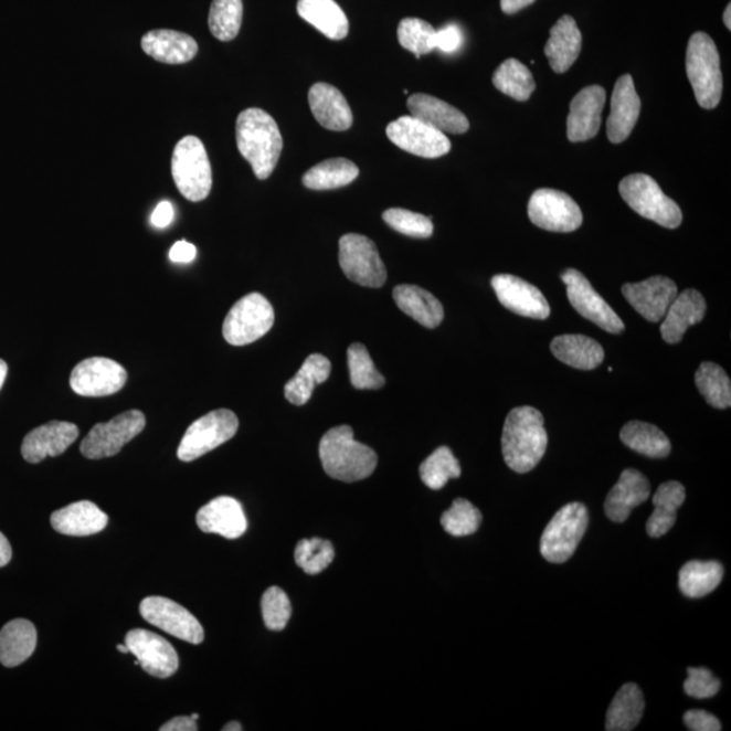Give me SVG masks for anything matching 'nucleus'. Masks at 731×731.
<instances>
[{
    "label": "nucleus",
    "instance_id": "obj_1",
    "mask_svg": "<svg viewBox=\"0 0 731 731\" xmlns=\"http://www.w3.org/2000/svg\"><path fill=\"white\" fill-rule=\"evenodd\" d=\"M548 442L541 412L532 406H518L508 413L501 451L509 469L519 475L534 469L547 453Z\"/></svg>",
    "mask_w": 731,
    "mask_h": 731
},
{
    "label": "nucleus",
    "instance_id": "obj_35",
    "mask_svg": "<svg viewBox=\"0 0 731 731\" xmlns=\"http://www.w3.org/2000/svg\"><path fill=\"white\" fill-rule=\"evenodd\" d=\"M686 501V488L680 483L668 481L660 485L655 496L653 506L655 511L646 523V532L650 538H661L672 530L677 519V509Z\"/></svg>",
    "mask_w": 731,
    "mask_h": 731
},
{
    "label": "nucleus",
    "instance_id": "obj_42",
    "mask_svg": "<svg viewBox=\"0 0 731 731\" xmlns=\"http://www.w3.org/2000/svg\"><path fill=\"white\" fill-rule=\"evenodd\" d=\"M695 383L711 406L718 410L730 409L731 382L721 366L703 362L695 374Z\"/></svg>",
    "mask_w": 731,
    "mask_h": 731
},
{
    "label": "nucleus",
    "instance_id": "obj_19",
    "mask_svg": "<svg viewBox=\"0 0 731 731\" xmlns=\"http://www.w3.org/2000/svg\"><path fill=\"white\" fill-rule=\"evenodd\" d=\"M622 293L628 304L650 322H660L670 304L679 295L675 282L661 275L638 284H626L622 287Z\"/></svg>",
    "mask_w": 731,
    "mask_h": 731
},
{
    "label": "nucleus",
    "instance_id": "obj_59",
    "mask_svg": "<svg viewBox=\"0 0 731 731\" xmlns=\"http://www.w3.org/2000/svg\"><path fill=\"white\" fill-rule=\"evenodd\" d=\"M8 371H9V366L3 361V359H0V389H2L3 383L6 381V377H8Z\"/></svg>",
    "mask_w": 731,
    "mask_h": 731
},
{
    "label": "nucleus",
    "instance_id": "obj_40",
    "mask_svg": "<svg viewBox=\"0 0 731 731\" xmlns=\"http://www.w3.org/2000/svg\"><path fill=\"white\" fill-rule=\"evenodd\" d=\"M359 176L356 163L345 158L328 159L305 172L303 183L310 190H335L352 183Z\"/></svg>",
    "mask_w": 731,
    "mask_h": 731
},
{
    "label": "nucleus",
    "instance_id": "obj_38",
    "mask_svg": "<svg viewBox=\"0 0 731 731\" xmlns=\"http://www.w3.org/2000/svg\"><path fill=\"white\" fill-rule=\"evenodd\" d=\"M724 569L717 561H689L679 572L682 595L698 598L714 592L723 579Z\"/></svg>",
    "mask_w": 731,
    "mask_h": 731
},
{
    "label": "nucleus",
    "instance_id": "obj_15",
    "mask_svg": "<svg viewBox=\"0 0 731 731\" xmlns=\"http://www.w3.org/2000/svg\"><path fill=\"white\" fill-rule=\"evenodd\" d=\"M140 614L152 626L160 628L172 637L200 645L205 638L201 623L181 604L161 596H149L140 604Z\"/></svg>",
    "mask_w": 731,
    "mask_h": 731
},
{
    "label": "nucleus",
    "instance_id": "obj_10",
    "mask_svg": "<svg viewBox=\"0 0 731 731\" xmlns=\"http://www.w3.org/2000/svg\"><path fill=\"white\" fill-rule=\"evenodd\" d=\"M146 423V416L137 410L124 412L110 422L99 423L83 439L81 453L88 459L114 457L141 434Z\"/></svg>",
    "mask_w": 731,
    "mask_h": 731
},
{
    "label": "nucleus",
    "instance_id": "obj_55",
    "mask_svg": "<svg viewBox=\"0 0 731 731\" xmlns=\"http://www.w3.org/2000/svg\"><path fill=\"white\" fill-rule=\"evenodd\" d=\"M173 220V208L171 205V202L169 201H163L160 202L158 206H156L152 218H151V223L156 227H167L172 223Z\"/></svg>",
    "mask_w": 731,
    "mask_h": 731
},
{
    "label": "nucleus",
    "instance_id": "obj_31",
    "mask_svg": "<svg viewBox=\"0 0 731 731\" xmlns=\"http://www.w3.org/2000/svg\"><path fill=\"white\" fill-rule=\"evenodd\" d=\"M297 11L329 40H345L349 34V20L335 0H298Z\"/></svg>",
    "mask_w": 731,
    "mask_h": 731
},
{
    "label": "nucleus",
    "instance_id": "obj_7",
    "mask_svg": "<svg viewBox=\"0 0 731 731\" xmlns=\"http://www.w3.org/2000/svg\"><path fill=\"white\" fill-rule=\"evenodd\" d=\"M589 509L581 502L562 507L549 521L541 538V554L551 563L566 562L589 529Z\"/></svg>",
    "mask_w": 731,
    "mask_h": 731
},
{
    "label": "nucleus",
    "instance_id": "obj_33",
    "mask_svg": "<svg viewBox=\"0 0 731 731\" xmlns=\"http://www.w3.org/2000/svg\"><path fill=\"white\" fill-rule=\"evenodd\" d=\"M38 646V631L32 622L15 619L0 632V664L15 668L33 655Z\"/></svg>",
    "mask_w": 731,
    "mask_h": 731
},
{
    "label": "nucleus",
    "instance_id": "obj_62",
    "mask_svg": "<svg viewBox=\"0 0 731 731\" xmlns=\"http://www.w3.org/2000/svg\"><path fill=\"white\" fill-rule=\"evenodd\" d=\"M117 649L121 653H125V655H128V653H130L127 645H118Z\"/></svg>",
    "mask_w": 731,
    "mask_h": 731
},
{
    "label": "nucleus",
    "instance_id": "obj_39",
    "mask_svg": "<svg viewBox=\"0 0 731 731\" xmlns=\"http://www.w3.org/2000/svg\"><path fill=\"white\" fill-rule=\"evenodd\" d=\"M621 441L635 453L649 458L668 457L672 445L656 425L639 421L628 422L621 431Z\"/></svg>",
    "mask_w": 731,
    "mask_h": 731
},
{
    "label": "nucleus",
    "instance_id": "obj_28",
    "mask_svg": "<svg viewBox=\"0 0 731 731\" xmlns=\"http://www.w3.org/2000/svg\"><path fill=\"white\" fill-rule=\"evenodd\" d=\"M581 45H583V35L574 18L561 17L550 29V39L544 45V55L549 59L550 67L557 74H565L576 63Z\"/></svg>",
    "mask_w": 731,
    "mask_h": 731
},
{
    "label": "nucleus",
    "instance_id": "obj_46",
    "mask_svg": "<svg viewBox=\"0 0 731 731\" xmlns=\"http://www.w3.org/2000/svg\"><path fill=\"white\" fill-rule=\"evenodd\" d=\"M399 43L419 59L435 51L436 30L419 18H405L398 29Z\"/></svg>",
    "mask_w": 731,
    "mask_h": 731
},
{
    "label": "nucleus",
    "instance_id": "obj_24",
    "mask_svg": "<svg viewBox=\"0 0 731 731\" xmlns=\"http://www.w3.org/2000/svg\"><path fill=\"white\" fill-rule=\"evenodd\" d=\"M650 483L643 473L626 469L619 481L610 490L604 502V512L615 523H623L631 517L635 507L644 505L650 497Z\"/></svg>",
    "mask_w": 731,
    "mask_h": 731
},
{
    "label": "nucleus",
    "instance_id": "obj_25",
    "mask_svg": "<svg viewBox=\"0 0 731 731\" xmlns=\"http://www.w3.org/2000/svg\"><path fill=\"white\" fill-rule=\"evenodd\" d=\"M706 299L698 290L687 289L677 295L661 320V337L667 343L676 345L687 329L704 319Z\"/></svg>",
    "mask_w": 731,
    "mask_h": 731
},
{
    "label": "nucleus",
    "instance_id": "obj_36",
    "mask_svg": "<svg viewBox=\"0 0 731 731\" xmlns=\"http://www.w3.org/2000/svg\"><path fill=\"white\" fill-rule=\"evenodd\" d=\"M645 711L643 691L634 682H626L616 692L605 718V730L631 731L640 722Z\"/></svg>",
    "mask_w": 731,
    "mask_h": 731
},
{
    "label": "nucleus",
    "instance_id": "obj_48",
    "mask_svg": "<svg viewBox=\"0 0 731 731\" xmlns=\"http://www.w3.org/2000/svg\"><path fill=\"white\" fill-rule=\"evenodd\" d=\"M481 521V512L466 499L454 500L453 506L441 518L443 529L453 537L475 534Z\"/></svg>",
    "mask_w": 731,
    "mask_h": 731
},
{
    "label": "nucleus",
    "instance_id": "obj_16",
    "mask_svg": "<svg viewBox=\"0 0 731 731\" xmlns=\"http://www.w3.org/2000/svg\"><path fill=\"white\" fill-rule=\"evenodd\" d=\"M128 381L127 370L109 358H88L72 371V391L83 398H106L121 391Z\"/></svg>",
    "mask_w": 731,
    "mask_h": 731
},
{
    "label": "nucleus",
    "instance_id": "obj_32",
    "mask_svg": "<svg viewBox=\"0 0 731 731\" xmlns=\"http://www.w3.org/2000/svg\"><path fill=\"white\" fill-rule=\"evenodd\" d=\"M393 298L398 307L425 328H436L445 319L439 299L422 287L400 285L394 287Z\"/></svg>",
    "mask_w": 731,
    "mask_h": 731
},
{
    "label": "nucleus",
    "instance_id": "obj_22",
    "mask_svg": "<svg viewBox=\"0 0 731 731\" xmlns=\"http://www.w3.org/2000/svg\"><path fill=\"white\" fill-rule=\"evenodd\" d=\"M197 526L206 534L237 539L247 531L248 523L244 509L236 499L220 496L198 511Z\"/></svg>",
    "mask_w": 731,
    "mask_h": 731
},
{
    "label": "nucleus",
    "instance_id": "obj_53",
    "mask_svg": "<svg viewBox=\"0 0 731 731\" xmlns=\"http://www.w3.org/2000/svg\"><path fill=\"white\" fill-rule=\"evenodd\" d=\"M685 723L688 730L692 731H719L722 729L719 719L704 710L687 711L685 714Z\"/></svg>",
    "mask_w": 731,
    "mask_h": 731
},
{
    "label": "nucleus",
    "instance_id": "obj_11",
    "mask_svg": "<svg viewBox=\"0 0 731 731\" xmlns=\"http://www.w3.org/2000/svg\"><path fill=\"white\" fill-rule=\"evenodd\" d=\"M341 269L352 282L366 287H381L386 282V267L379 250L369 237L349 233L339 242Z\"/></svg>",
    "mask_w": 731,
    "mask_h": 731
},
{
    "label": "nucleus",
    "instance_id": "obj_26",
    "mask_svg": "<svg viewBox=\"0 0 731 731\" xmlns=\"http://www.w3.org/2000/svg\"><path fill=\"white\" fill-rule=\"evenodd\" d=\"M411 116L431 125L443 134L463 135L470 128L469 119L445 100L427 94H415L409 99Z\"/></svg>",
    "mask_w": 731,
    "mask_h": 731
},
{
    "label": "nucleus",
    "instance_id": "obj_27",
    "mask_svg": "<svg viewBox=\"0 0 731 731\" xmlns=\"http://www.w3.org/2000/svg\"><path fill=\"white\" fill-rule=\"evenodd\" d=\"M309 106L322 128L343 131L351 128L353 118L349 104L337 87L316 83L309 89Z\"/></svg>",
    "mask_w": 731,
    "mask_h": 731
},
{
    "label": "nucleus",
    "instance_id": "obj_23",
    "mask_svg": "<svg viewBox=\"0 0 731 731\" xmlns=\"http://www.w3.org/2000/svg\"><path fill=\"white\" fill-rule=\"evenodd\" d=\"M640 113V99L632 75H623L614 87L607 136L611 142L619 144L632 135Z\"/></svg>",
    "mask_w": 731,
    "mask_h": 731
},
{
    "label": "nucleus",
    "instance_id": "obj_63",
    "mask_svg": "<svg viewBox=\"0 0 731 731\" xmlns=\"http://www.w3.org/2000/svg\"><path fill=\"white\" fill-rule=\"evenodd\" d=\"M191 717H193L195 719V721H198V718H200V716H198V714H193Z\"/></svg>",
    "mask_w": 731,
    "mask_h": 731
},
{
    "label": "nucleus",
    "instance_id": "obj_20",
    "mask_svg": "<svg viewBox=\"0 0 731 731\" xmlns=\"http://www.w3.org/2000/svg\"><path fill=\"white\" fill-rule=\"evenodd\" d=\"M80 436L74 423L50 422L30 431L22 442L21 453L29 464H40L46 457H59L67 452Z\"/></svg>",
    "mask_w": 731,
    "mask_h": 731
},
{
    "label": "nucleus",
    "instance_id": "obj_37",
    "mask_svg": "<svg viewBox=\"0 0 731 731\" xmlns=\"http://www.w3.org/2000/svg\"><path fill=\"white\" fill-rule=\"evenodd\" d=\"M331 374V362L320 353H311L295 379L286 383L285 398L295 405L307 404L316 385L326 382Z\"/></svg>",
    "mask_w": 731,
    "mask_h": 731
},
{
    "label": "nucleus",
    "instance_id": "obj_21",
    "mask_svg": "<svg viewBox=\"0 0 731 731\" xmlns=\"http://www.w3.org/2000/svg\"><path fill=\"white\" fill-rule=\"evenodd\" d=\"M605 104V89L602 86H590L572 99L571 113L568 117V139L581 142L593 139L602 125V113Z\"/></svg>",
    "mask_w": 731,
    "mask_h": 731
},
{
    "label": "nucleus",
    "instance_id": "obj_5",
    "mask_svg": "<svg viewBox=\"0 0 731 731\" xmlns=\"http://www.w3.org/2000/svg\"><path fill=\"white\" fill-rule=\"evenodd\" d=\"M173 182L191 202H200L211 194L213 173L211 160L203 142L195 136H186L173 149L171 160Z\"/></svg>",
    "mask_w": 731,
    "mask_h": 731
},
{
    "label": "nucleus",
    "instance_id": "obj_18",
    "mask_svg": "<svg viewBox=\"0 0 731 731\" xmlns=\"http://www.w3.org/2000/svg\"><path fill=\"white\" fill-rule=\"evenodd\" d=\"M492 287L502 307L530 319L547 320L550 305L542 292L525 279L511 274H499L492 278Z\"/></svg>",
    "mask_w": 731,
    "mask_h": 731
},
{
    "label": "nucleus",
    "instance_id": "obj_50",
    "mask_svg": "<svg viewBox=\"0 0 731 731\" xmlns=\"http://www.w3.org/2000/svg\"><path fill=\"white\" fill-rule=\"evenodd\" d=\"M262 614L269 631H284L292 616V603L284 590L272 586L265 592L262 597Z\"/></svg>",
    "mask_w": 731,
    "mask_h": 731
},
{
    "label": "nucleus",
    "instance_id": "obj_47",
    "mask_svg": "<svg viewBox=\"0 0 731 731\" xmlns=\"http://www.w3.org/2000/svg\"><path fill=\"white\" fill-rule=\"evenodd\" d=\"M335 559V549L327 539H301L297 543L295 560L307 574H319L331 565Z\"/></svg>",
    "mask_w": 731,
    "mask_h": 731
},
{
    "label": "nucleus",
    "instance_id": "obj_57",
    "mask_svg": "<svg viewBox=\"0 0 731 731\" xmlns=\"http://www.w3.org/2000/svg\"><path fill=\"white\" fill-rule=\"evenodd\" d=\"M537 2V0H501V10L506 14H515L518 11L529 8L530 4Z\"/></svg>",
    "mask_w": 731,
    "mask_h": 731
},
{
    "label": "nucleus",
    "instance_id": "obj_4",
    "mask_svg": "<svg viewBox=\"0 0 731 731\" xmlns=\"http://www.w3.org/2000/svg\"><path fill=\"white\" fill-rule=\"evenodd\" d=\"M686 67L695 97L703 109H714L722 98L721 59L709 34L698 32L689 39Z\"/></svg>",
    "mask_w": 731,
    "mask_h": 731
},
{
    "label": "nucleus",
    "instance_id": "obj_41",
    "mask_svg": "<svg viewBox=\"0 0 731 731\" xmlns=\"http://www.w3.org/2000/svg\"><path fill=\"white\" fill-rule=\"evenodd\" d=\"M494 85L515 100L526 102L534 93L536 82L531 71L517 59H508L496 70Z\"/></svg>",
    "mask_w": 731,
    "mask_h": 731
},
{
    "label": "nucleus",
    "instance_id": "obj_6",
    "mask_svg": "<svg viewBox=\"0 0 731 731\" xmlns=\"http://www.w3.org/2000/svg\"><path fill=\"white\" fill-rule=\"evenodd\" d=\"M619 193L628 206L647 220L668 230H676L682 221L681 209L664 194L660 186L645 173H633L622 179Z\"/></svg>",
    "mask_w": 731,
    "mask_h": 731
},
{
    "label": "nucleus",
    "instance_id": "obj_49",
    "mask_svg": "<svg viewBox=\"0 0 731 731\" xmlns=\"http://www.w3.org/2000/svg\"><path fill=\"white\" fill-rule=\"evenodd\" d=\"M382 218L389 226L401 233V235L416 239H427L433 236V221L425 218L423 214L405 211V209L393 208L383 212Z\"/></svg>",
    "mask_w": 731,
    "mask_h": 731
},
{
    "label": "nucleus",
    "instance_id": "obj_8",
    "mask_svg": "<svg viewBox=\"0 0 731 731\" xmlns=\"http://www.w3.org/2000/svg\"><path fill=\"white\" fill-rule=\"evenodd\" d=\"M275 320L272 304L259 293L239 299L225 317L223 335L232 346H247L265 337Z\"/></svg>",
    "mask_w": 731,
    "mask_h": 731
},
{
    "label": "nucleus",
    "instance_id": "obj_3",
    "mask_svg": "<svg viewBox=\"0 0 731 731\" xmlns=\"http://www.w3.org/2000/svg\"><path fill=\"white\" fill-rule=\"evenodd\" d=\"M320 459L329 477L345 483L361 481L370 477L379 464L373 448L353 439L349 425L329 430L322 436Z\"/></svg>",
    "mask_w": 731,
    "mask_h": 731
},
{
    "label": "nucleus",
    "instance_id": "obj_58",
    "mask_svg": "<svg viewBox=\"0 0 731 731\" xmlns=\"http://www.w3.org/2000/svg\"><path fill=\"white\" fill-rule=\"evenodd\" d=\"M13 557V550H11L10 542L2 532H0V568L8 565Z\"/></svg>",
    "mask_w": 731,
    "mask_h": 731
},
{
    "label": "nucleus",
    "instance_id": "obj_12",
    "mask_svg": "<svg viewBox=\"0 0 731 731\" xmlns=\"http://www.w3.org/2000/svg\"><path fill=\"white\" fill-rule=\"evenodd\" d=\"M529 218L550 232H574L583 224V212L573 198L553 189H539L531 195Z\"/></svg>",
    "mask_w": 731,
    "mask_h": 731
},
{
    "label": "nucleus",
    "instance_id": "obj_2",
    "mask_svg": "<svg viewBox=\"0 0 731 731\" xmlns=\"http://www.w3.org/2000/svg\"><path fill=\"white\" fill-rule=\"evenodd\" d=\"M236 141L240 153L248 161L257 179L265 181L278 165L284 141L275 119L262 109L239 114Z\"/></svg>",
    "mask_w": 731,
    "mask_h": 731
},
{
    "label": "nucleus",
    "instance_id": "obj_56",
    "mask_svg": "<svg viewBox=\"0 0 731 731\" xmlns=\"http://www.w3.org/2000/svg\"><path fill=\"white\" fill-rule=\"evenodd\" d=\"M198 724L193 717H177L163 724L160 731H197Z\"/></svg>",
    "mask_w": 731,
    "mask_h": 731
},
{
    "label": "nucleus",
    "instance_id": "obj_14",
    "mask_svg": "<svg viewBox=\"0 0 731 731\" xmlns=\"http://www.w3.org/2000/svg\"><path fill=\"white\" fill-rule=\"evenodd\" d=\"M561 279L568 287L569 303L581 316L610 333L625 331V322L610 307L607 301H604V298L593 289L590 280L583 274L578 269L569 268L565 273H562Z\"/></svg>",
    "mask_w": 731,
    "mask_h": 731
},
{
    "label": "nucleus",
    "instance_id": "obj_43",
    "mask_svg": "<svg viewBox=\"0 0 731 731\" xmlns=\"http://www.w3.org/2000/svg\"><path fill=\"white\" fill-rule=\"evenodd\" d=\"M243 22V0H213L209 13V29L215 39L232 41L237 38Z\"/></svg>",
    "mask_w": 731,
    "mask_h": 731
},
{
    "label": "nucleus",
    "instance_id": "obj_30",
    "mask_svg": "<svg viewBox=\"0 0 731 731\" xmlns=\"http://www.w3.org/2000/svg\"><path fill=\"white\" fill-rule=\"evenodd\" d=\"M142 51L165 64H184L197 56V41L176 30L159 29L144 35Z\"/></svg>",
    "mask_w": 731,
    "mask_h": 731
},
{
    "label": "nucleus",
    "instance_id": "obj_29",
    "mask_svg": "<svg viewBox=\"0 0 731 731\" xmlns=\"http://www.w3.org/2000/svg\"><path fill=\"white\" fill-rule=\"evenodd\" d=\"M107 515L92 501H77L52 513L51 525L60 534L88 537L98 534L107 526Z\"/></svg>",
    "mask_w": 731,
    "mask_h": 731
},
{
    "label": "nucleus",
    "instance_id": "obj_45",
    "mask_svg": "<svg viewBox=\"0 0 731 731\" xmlns=\"http://www.w3.org/2000/svg\"><path fill=\"white\" fill-rule=\"evenodd\" d=\"M347 362H349L350 379L356 389H381L385 385V379L375 369L373 359H371L368 349L361 343H353L347 351Z\"/></svg>",
    "mask_w": 731,
    "mask_h": 731
},
{
    "label": "nucleus",
    "instance_id": "obj_51",
    "mask_svg": "<svg viewBox=\"0 0 731 731\" xmlns=\"http://www.w3.org/2000/svg\"><path fill=\"white\" fill-rule=\"evenodd\" d=\"M687 672L688 679L685 682V691L688 697L709 699L716 697L719 689H721V681L709 669L688 668Z\"/></svg>",
    "mask_w": 731,
    "mask_h": 731
},
{
    "label": "nucleus",
    "instance_id": "obj_13",
    "mask_svg": "<svg viewBox=\"0 0 731 731\" xmlns=\"http://www.w3.org/2000/svg\"><path fill=\"white\" fill-rule=\"evenodd\" d=\"M386 136L400 149L419 158H441L452 149V142L443 131L412 116L400 117L389 124Z\"/></svg>",
    "mask_w": 731,
    "mask_h": 731
},
{
    "label": "nucleus",
    "instance_id": "obj_61",
    "mask_svg": "<svg viewBox=\"0 0 731 731\" xmlns=\"http://www.w3.org/2000/svg\"><path fill=\"white\" fill-rule=\"evenodd\" d=\"M224 731H242L243 727L239 722L226 723L223 728Z\"/></svg>",
    "mask_w": 731,
    "mask_h": 731
},
{
    "label": "nucleus",
    "instance_id": "obj_44",
    "mask_svg": "<svg viewBox=\"0 0 731 731\" xmlns=\"http://www.w3.org/2000/svg\"><path fill=\"white\" fill-rule=\"evenodd\" d=\"M460 476V465L447 446L436 448L421 465L422 481L428 488L439 490L445 488L448 479Z\"/></svg>",
    "mask_w": 731,
    "mask_h": 731
},
{
    "label": "nucleus",
    "instance_id": "obj_34",
    "mask_svg": "<svg viewBox=\"0 0 731 731\" xmlns=\"http://www.w3.org/2000/svg\"><path fill=\"white\" fill-rule=\"evenodd\" d=\"M550 350L561 362L579 370H593L604 361V350L584 335H561L551 341Z\"/></svg>",
    "mask_w": 731,
    "mask_h": 731
},
{
    "label": "nucleus",
    "instance_id": "obj_60",
    "mask_svg": "<svg viewBox=\"0 0 731 731\" xmlns=\"http://www.w3.org/2000/svg\"><path fill=\"white\" fill-rule=\"evenodd\" d=\"M723 23H724V27L728 28V30H731V4H728L727 10H724Z\"/></svg>",
    "mask_w": 731,
    "mask_h": 731
},
{
    "label": "nucleus",
    "instance_id": "obj_52",
    "mask_svg": "<svg viewBox=\"0 0 731 731\" xmlns=\"http://www.w3.org/2000/svg\"><path fill=\"white\" fill-rule=\"evenodd\" d=\"M464 44V34L457 25H447L436 30L435 50L454 53Z\"/></svg>",
    "mask_w": 731,
    "mask_h": 731
},
{
    "label": "nucleus",
    "instance_id": "obj_9",
    "mask_svg": "<svg viewBox=\"0 0 731 731\" xmlns=\"http://www.w3.org/2000/svg\"><path fill=\"white\" fill-rule=\"evenodd\" d=\"M239 419L230 410L209 412L190 425L178 447V458L183 463H193L202 455L224 445L236 435Z\"/></svg>",
    "mask_w": 731,
    "mask_h": 731
},
{
    "label": "nucleus",
    "instance_id": "obj_17",
    "mask_svg": "<svg viewBox=\"0 0 731 731\" xmlns=\"http://www.w3.org/2000/svg\"><path fill=\"white\" fill-rule=\"evenodd\" d=\"M125 645L147 674L169 679L179 668L177 650L169 640L144 628H135L125 637Z\"/></svg>",
    "mask_w": 731,
    "mask_h": 731
},
{
    "label": "nucleus",
    "instance_id": "obj_54",
    "mask_svg": "<svg viewBox=\"0 0 731 731\" xmlns=\"http://www.w3.org/2000/svg\"><path fill=\"white\" fill-rule=\"evenodd\" d=\"M197 248L193 244L184 242H178L172 245L170 251V259L173 263H190L195 259Z\"/></svg>",
    "mask_w": 731,
    "mask_h": 731
}]
</instances>
